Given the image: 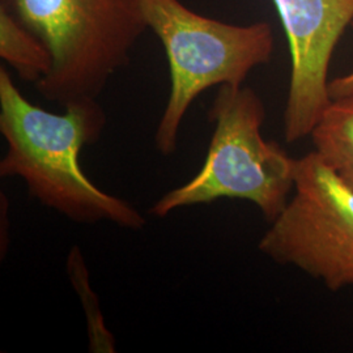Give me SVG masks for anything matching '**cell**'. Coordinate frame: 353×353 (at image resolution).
<instances>
[{
	"instance_id": "6da1fadb",
	"label": "cell",
	"mask_w": 353,
	"mask_h": 353,
	"mask_svg": "<svg viewBox=\"0 0 353 353\" xmlns=\"http://www.w3.org/2000/svg\"><path fill=\"white\" fill-rule=\"evenodd\" d=\"M106 114L97 100H79L64 113L26 100L12 76L0 68V132L7 152L0 176H17L32 198L76 224L113 223L139 230L147 220L122 198L99 189L80 165L84 147L101 139Z\"/></svg>"
},
{
	"instance_id": "7a4b0ae2",
	"label": "cell",
	"mask_w": 353,
	"mask_h": 353,
	"mask_svg": "<svg viewBox=\"0 0 353 353\" xmlns=\"http://www.w3.org/2000/svg\"><path fill=\"white\" fill-rule=\"evenodd\" d=\"M51 54L36 89L65 106L99 100L148 29L143 0H0Z\"/></svg>"
},
{
	"instance_id": "3957f363",
	"label": "cell",
	"mask_w": 353,
	"mask_h": 353,
	"mask_svg": "<svg viewBox=\"0 0 353 353\" xmlns=\"http://www.w3.org/2000/svg\"><path fill=\"white\" fill-rule=\"evenodd\" d=\"M265 118L263 101L252 88L219 87L208 112L214 134L202 168L166 192L150 214L163 219L183 207L227 198L252 203L272 223L294 189L297 159L263 138Z\"/></svg>"
},
{
	"instance_id": "277c9868",
	"label": "cell",
	"mask_w": 353,
	"mask_h": 353,
	"mask_svg": "<svg viewBox=\"0 0 353 353\" xmlns=\"http://www.w3.org/2000/svg\"><path fill=\"white\" fill-rule=\"evenodd\" d=\"M148 29L164 46L170 93L156 128L154 145L173 154L191 103L207 89L241 87L258 65L268 63L274 33L267 23L233 26L188 8L181 0H143Z\"/></svg>"
},
{
	"instance_id": "5b68a950",
	"label": "cell",
	"mask_w": 353,
	"mask_h": 353,
	"mask_svg": "<svg viewBox=\"0 0 353 353\" xmlns=\"http://www.w3.org/2000/svg\"><path fill=\"white\" fill-rule=\"evenodd\" d=\"M259 252L330 290L353 287V188L316 151L297 159L294 189L270 223Z\"/></svg>"
},
{
	"instance_id": "8992f818",
	"label": "cell",
	"mask_w": 353,
	"mask_h": 353,
	"mask_svg": "<svg viewBox=\"0 0 353 353\" xmlns=\"http://www.w3.org/2000/svg\"><path fill=\"white\" fill-rule=\"evenodd\" d=\"M290 52L284 137L288 143L310 137L331 102L328 65L347 26L353 0H272Z\"/></svg>"
},
{
	"instance_id": "52a82bcc",
	"label": "cell",
	"mask_w": 353,
	"mask_h": 353,
	"mask_svg": "<svg viewBox=\"0 0 353 353\" xmlns=\"http://www.w3.org/2000/svg\"><path fill=\"white\" fill-rule=\"evenodd\" d=\"M310 138L314 151L353 188V92L331 100Z\"/></svg>"
},
{
	"instance_id": "ba28073f",
	"label": "cell",
	"mask_w": 353,
	"mask_h": 353,
	"mask_svg": "<svg viewBox=\"0 0 353 353\" xmlns=\"http://www.w3.org/2000/svg\"><path fill=\"white\" fill-rule=\"evenodd\" d=\"M0 57L20 79L36 84L50 71L51 54L39 38L0 4Z\"/></svg>"
},
{
	"instance_id": "9c48e42d",
	"label": "cell",
	"mask_w": 353,
	"mask_h": 353,
	"mask_svg": "<svg viewBox=\"0 0 353 353\" xmlns=\"http://www.w3.org/2000/svg\"><path fill=\"white\" fill-rule=\"evenodd\" d=\"M328 90H330L331 100L351 94L353 92V71L347 75L339 76V77L334 79L332 81H330Z\"/></svg>"
}]
</instances>
